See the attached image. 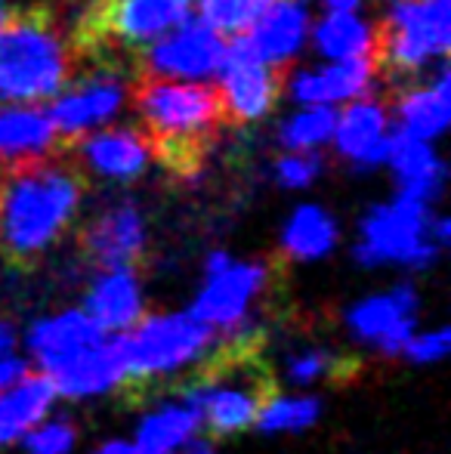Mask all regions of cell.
<instances>
[{
  "label": "cell",
  "mask_w": 451,
  "mask_h": 454,
  "mask_svg": "<svg viewBox=\"0 0 451 454\" xmlns=\"http://www.w3.org/2000/svg\"><path fill=\"white\" fill-rule=\"evenodd\" d=\"M130 99L143 118V137L152 158L167 164L174 174H195L211 145L229 127L220 90L211 84H186L170 74L139 72Z\"/></svg>",
  "instance_id": "cell-1"
},
{
  "label": "cell",
  "mask_w": 451,
  "mask_h": 454,
  "mask_svg": "<svg viewBox=\"0 0 451 454\" xmlns=\"http://www.w3.org/2000/svg\"><path fill=\"white\" fill-rule=\"evenodd\" d=\"M81 174L56 155L0 174V247L12 260L43 254L74 220Z\"/></svg>",
  "instance_id": "cell-2"
},
{
  "label": "cell",
  "mask_w": 451,
  "mask_h": 454,
  "mask_svg": "<svg viewBox=\"0 0 451 454\" xmlns=\"http://www.w3.org/2000/svg\"><path fill=\"white\" fill-rule=\"evenodd\" d=\"M74 74L68 12L56 0L10 10L0 25V99L31 102L59 93Z\"/></svg>",
  "instance_id": "cell-3"
},
{
  "label": "cell",
  "mask_w": 451,
  "mask_h": 454,
  "mask_svg": "<svg viewBox=\"0 0 451 454\" xmlns=\"http://www.w3.org/2000/svg\"><path fill=\"white\" fill-rule=\"evenodd\" d=\"M451 43V0H386L374 25V68L390 87L415 81L430 59H446Z\"/></svg>",
  "instance_id": "cell-4"
},
{
  "label": "cell",
  "mask_w": 451,
  "mask_h": 454,
  "mask_svg": "<svg viewBox=\"0 0 451 454\" xmlns=\"http://www.w3.org/2000/svg\"><path fill=\"white\" fill-rule=\"evenodd\" d=\"M127 364V383L152 377L180 374L183 368L201 362L217 347V331L195 318L192 312H164L143 316L133 328L118 334Z\"/></svg>",
  "instance_id": "cell-5"
},
{
  "label": "cell",
  "mask_w": 451,
  "mask_h": 454,
  "mask_svg": "<svg viewBox=\"0 0 451 454\" xmlns=\"http://www.w3.org/2000/svg\"><path fill=\"white\" fill-rule=\"evenodd\" d=\"M136 74L139 59H103L74 72V78L62 87L66 93L47 112L62 145H72L90 127L114 118L124 99H130V87Z\"/></svg>",
  "instance_id": "cell-6"
},
{
  "label": "cell",
  "mask_w": 451,
  "mask_h": 454,
  "mask_svg": "<svg viewBox=\"0 0 451 454\" xmlns=\"http://www.w3.org/2000/svg\"><path fill=\"white\" fill-rule=\"evenodd\" d=\"M442 247L430 239V210L424 201L396 195L393 204L374 207L362 223V241L355 245V260L362 266H415L424 270L436 260Z\"/></svg>",
  "instance_id": "cell-7"
},
{
  "label": "cell",
  "mask_w": 451,
  "mask_h": 454,
  "mask_svg": "<svg viewBox=\"0 0 451 454\" xmlns=\"http://www.w3.org/2000/svg\"><path fill=\"white\" fill-rule=\"evenodd\" d=\"M183 395L201 411L205 430L217 436H235L251 430L260 405L269 399L272 389L269 377L253 359H229L217 374L192 383Z\"/></svg>",
  "instance_id": "cell-8"
},
{
  "label": "cell",
  "mask_w": 451,
  "mask_h": 454,
  "mask_svg": "<svg viewBox=\"0 0 451 454\" xmlns=\"http://www.w3.org/2000/svg\"><path fill=\"white\" fill-rule=\"evenodd\" d=\"M207 281L198 291L195 303L189 306L195 318L211 325L220 337L229 340H245L253 331L251 306L263 297V291L272 281V266L263 260H229L223 270L205 272Z\"/></svg>",
  "instance_id": "cell-9"
},
{
  "label": "cell",
  "mask_w": 451,
  "mask_h": 454,
  "mask_svg": "<svg viewBox=\"0 0 451 454\" xmlns=\"http://www.w3.org/2000/svg\"><path fill=\"white\" fill-rule=\"evenodd\" d=\"M284 81H288V66L266 62L247 41V35L235 37L223 53L217 87L226 108V121L229 124H251V121L263 118L276 106Z\"/></svg>",
  "instance_id": "cell-10"
},
{
  "label": "cell",
  "mask_w": 451,
  "mask_h": 454,
  "mask_svg": "<svg viewBox=\"0 0 451 454\" xmlns=\"http://www.w3.org/2000/svg\"><path fill=\"white\" fill-rule=\"evenodd\" d=\"M226 43L214 25L205 19H186L174 35L152 43L139 59V72L170 74V78H207L223 66Z\"/></svg>",
  "instance_id": "cell-11"
},
{
  "label": "cell",
  "mask_w": 451,
  "mask_h": 454,
  "mask_svg": "<svg viewBox=\"0 0 451 454\" xmlns=\"http://www.w3.org/2000/svg\"><path fill=\"white\" fill-rule=\"evenodd\" d=\"M41 371L50 374L59 399H97V395H105L121 383H127V364L118 334H105L103 340Z\"/></svg>",
  "instance_id": "cell-12"
},
{
  "label": "cell",
  "mask_w": 451,
  "mask_h": 454,
  "mask_svg": "<svg viewBox=\"0 0 451 454\" xmlns=\"http://www.w3.org/2000/svg\"><path fill=\"white\" fill-rule=\"evenodd\" d=\"M81 247L103 270L136 266L145 251L143 216L133 204H118V207L99 214L93 223H87L81 232Z\"/></svg>",
  "instance_id": "cell-13"
},
{
  "label": "cell",
  "mask_w": 451,
  "mask_h": 454,
  "mask_svg": "<svg viewBox=\"0 0 451 454\" xmlns=\"http://www.w3.org/2000/svg\"><path fill=\"white\" fill-rule=\"evenodd\" d=\"M62 139L41 108H0V174L59 155Z\"/></svg>",
  "instance_id": "cell-14"
},
{
  "label": "cell",
  "mask_w": 451,
  "mask_h": 454,
  "mask_svg": "<svg viewBox=\"0 0 451 454\" xmlns=\"http://www.w3.org/2000/svg\"><path fill=\"white\" fill-rule=\"evenodd\" d=\"M81 309L105 331V334H121L133 328L143 318V285H139L133 266H114L103 270L90 285Z\"/></svg>",
  "instance_id": "cell-15"
},
{
  "label": "cell",
  "mask_w": 451,
  "mask_h": 454,
  "mask_svg": "<svg viewBox=\"0 0 451 454\" xmlns=\"http://www.w3.org/2000/svg\"><path fill=\"white\" fill-rule=\"evenodd\" d=\"M334 139L343 158L359 168H374L390 155V114L377 99H362L343 112L334 124Z\"/></svg>",
  "instance_id": "cell-16"
},
{
  "label": "cell",
  "mask_w": 451,
  "mask_h": 454,
  "mask_svg": "<svg viewBox=\"0 0 451 454\" xmlns=\"http://www.w3.org/2000/svg\"><path fill=\"white\" fill-rule=\"evenodd\" d=\"M105 331L84 309H66L59 316L37 318L25 334V353L37 362V368H50L66 356L103 340Z\"/></svg>",
  "instance_id": "cell-17"
},
{
  "label": "cell",
  "mask_w": 451,
  "mask_h": 454,
  "mask_svg": "<svg viewBox=\"0 0 451 454\" xmlns=\"http://www.w3.org/2000/svg\"><path fill=\"white\" fill-rule=\"evenodd\" d=\"M448 72L446 66L439 68L433 81L427 84H415V81H405L399 87H390V102L396 106L399 121H402V130L411 133L417 139H433L446 130L448 124Z\"/></svg>",
  "instance_id": "cell-18"
},
{
  "label": "cell",
  "mask_w": 451,
  "mask_h": 454,
  "mask_svg": "<svg viewBox=\"0 0 451 454\" xmlns=\"http://www.w3.org/2000/svg\"><path fill=\"white\" fill-rule=\"evenodd\" d=\"M56 387L47 371H28L12 387L0 389V445L22 442L35 424H41L56 405Z\"/></svg>",
  "instance_id": "cell-19"
},
{
  "label": "cell",
  "mask_w": 451,
  "mask_h": 454,
  "mask_svg": "<svg viewBox=\"0 0 451 454\" xmlns=\"http://www.w3.org/2000/svg\"><path fill=\"white\" fill-rule=\"evenodd\" d=\"M417 312H421V294L415 285L402 281L390 294H374V297L359 300L346 312V325L355 340L377 347L402 322H417Z\"/></svg>",
  "instance_id": "cell-20"
},
{
  "label": "cell",
  "mask_w": 451,
  "mask_h": 454,
  "mask_svg": "<svg viewBox=\"0 0 451 454\" xmlns=\"http://www.w3.org/2000/svg\"><path fill=\"white\" fill-rule=\"evenodd\" d=\"M307 10L297 0H269L257 19L247 25V41L266 62L291 66V56L303 43Z\"/></svg>",
  "instance_id": "cell-21"
},
{
  "label": "cell",
  "mask_w": 451,
  "mask_h": 454,
  "mask_svg": "<svg viewBox=\"0 0 451 454\" xmlns=\"http://www.w3.org/2000/svg\"><path fill=\"white\" fill-rule=\"evenodd\" d=\"M78 155L93 170H99L103 176H114V180L139 176L152 161L149 139L143 137V130H103L93 137H81Z\"/></svg>",
  "instance_id": "cell-22"
},
{
  "label": "cell",
  "mask_w": 451,
  "mask_h": 454,
  "mask_svg": "<svg viewBox=\"0 0 451 454\" xmlns=\"http://www.w3.org/2000/svg\"><path fill=\"white\" fill-rule=\"evenodd\" d=\"M386 161H393V170L399 176V195H408L415 201L430 204L442 189L446 180V168H442L439 155L427 145V139H417L411 133L399 130L390 139V155Z\"/></svg>",
  "instance_id": "cell-23"
},
{
  "label": "cell",
  "mask_w": 451,
  "mask_h": 454,
  "mask_svg": "<svg viewBox=\"0 0 451 454\" xmlns=\"http://www.w3.org/2000/svg\"><path fill=\"white\" fill-rule=\"evenodd\" d=\"M205 430L201 424V411L180 395L176 402L170 405H161L155 411H149L136 427V439L133 442L139 445L143 454H170V451H180L186 445L195 442V436Z\"/></svg>",
  "instance_id": "cell-24"
},
{
  "label": "cell",
  "mask_w": 451,
  "mask_h": 454,
  "mask_svg": "<svg viewBox=\"0 0 451 454\" xmlns=\"http://www.w3.org/2000/svg\"><path fill=\"white\" fill-rule=\"evenodd\" d=\"M374 74H377V68H374L371 56H349V59H340L338 66L322 68V72H303L294 81V96L300 102H313V106L355 99V96L368 93Z\"/></svg>",
  "instance_id": "cell-25"
},
{
  "label": "cell",
  "mask_w": 451,
  "mask_h": 454,
  "mask_svg": "<svg viewBox=\"0 0 451 454\" xmlns=\"http://www.w3.org/2000/svg\"><path fill=\"white\" fill-rule=\"evenodd\" d=\"M338 245V223L331 214H325L315 204L297 207L294 216L284 223L282 232V251L288 260H300V263H313L334 251Z\"/></svg>",
  "instance_id": "cell-26"
},
{
  "label": "cell",
  "mask_w": 451,
  "mask_h": 454,
  "mask_svg": "<svg viewBox=\"0 0 451 454\" xmlns=\"http://www.w3.org/2000/svg\"><path fill=\"white\" fill-rule=\"evenodd\" d=\"M322 418V399L309 393L297 395H276L260 405L253 430L263 436H284V433H303L309 427H315Z\"/></svg>",
  "instance_id": "cell-27"
},
{
  "label": "cell",
  "mask_w": 451,
  "mask_h": 454,
  "mask_svg": "<svg viewBox=\"0 0 451 454\" xmlns=\"http://www.w3.org/2000/svg\"><path fill=\"white\" fill-rule=\"evenodd\" d=\"M315 47L331 59H349V56H371L374 28L349 10H334V16L322 19L315 28ZM374 62V59H371Z\"/></svg>",
  "instance_id": "cell-28"
},
{
  "label": "cell",
  "mask_w": 451,
  "mask_h": 454,
  "mask_svg": "<svg viewBox=\"0 0 451 454\" xmlns=\"http://www.w3.org/2000/svg\"><path fill=\"white\" fill-rule=\"evenodd\" d=\"M334 124H338V118H334L331 108L315 106V108H309V112L297 114V118H291L288 124L282 127V143L294 152L313 149V145L325 143V139L331 137Z\"/></svg>",
  "instance_id": "cell-29"
},
{
  "label": "cell",
  "mask_w": 451,
  "mask_h": 454,
  "mask_svg": "<svg viewBox=\"0 0 451 454\" xmlns=\"http://www.w3.org/2000/svg\"><path fill=\"white\" fill-rule=\"evenodd\" d=\"M28 454H74L78 445V427L66 418H43L22 436Z\"/></svg>",
  "instance_id": "cell-30"
},
{
  "label": "cell",
  "mask_w": 451,
  "mask_h": 454,
  "mask_svg": "<svg viewBox=\"0 0 451 454\" xmlns=\"http://www.w3.org/2000/svg\"><path fill=\"white\" fill-rule=\"evenodd\" d=\"M269 0H198L205 22L226 35H241L263 12Z\"/></svg>",
  "instance_id": "cell-31"
},
{
  "label": "cell",
  "mask_w": 451,
  "mask_h": 454,
  "mask_svg": "<svg viewBox=\"0 0 451 454\" xmlns=\"http://www.w3.org/2000/svg\"><path fill=\"white\" fill-rule=\"evenodd\" d=\"M340 359L328 349H303V353H294L284 364V377L294 387H313V383L325 380L338 371Z\"/></svg>",
  "instance_id": "cell-32"
},
{
  "label": "cell",
  "mask_w": 451,
  "mask_h": 454,
  "mask_svg": "<svg viewBox=\"0 0 451 454\" xmlns=\"http://www.w3.org/2000/svg\"><path fill=\"white\" fill-rule=\"evenodd\" d=\"M448 349H451V331L446 325H439V328L415 331L399 356L408 359L411 364H436L446 359Z\"/></svg>",
  "instance_id": "cell-33"
},
{
  "label": "cell",
  "mask_w": 451,
  "mask_h": 454,
  "mask_svg": "<svg viewBox=\"0 0 451 454\" xmlns=\"http://www.w3.org/2000/svg\"><path fill=\"white\" fill-rule=\"evenodd\" d=\"M322 170V158L313 155L309 149L297 152V155H288L282 158V164H278V180H282L288 189H300V185H309L319 176Z\"/></svg>",
  "instance_id": "cell-34"
},
{
  "label": "cell",
  "mask_w": 451,
  "mask_h": 454,
  "mask_svg": "<svg viewBox=\"0 0 451 454\" xmlns=\"http://www.w3.org/2000/svg\"><path fill=\"white\" fill-rule=\"evenodd\" d=\"M28 371H31V362L25 359V356H19V349L16 353L0 356V389L12 387V383H16L22 374H28Z\"/></svg>",
  "instance_id": "cell-35"
},
{
  "label": "cell",
  "mask_w": 451,
  "mask_h": 454,
  "mask_svg": "<svg viewBox=\"0 0 451 454\" xmlns=\"http://www.w3.org/2000/svg\"><path fill=\"white\" fill-rule=\"evenodd\" d=\"M90 454H143V451H139V445L130 442V439H112V442H103Z\"/></svg>",
  "instance_id": "cell-36"
},
{
  "label": "cell",
  "mask_w": 451,
  "mask_h": 454,
  "mask_svg": "<svg viewBox=\"0 0 451 454\" xmlns=\"http://www.w3.org/2000/svg\"><path fill=\"white\" fill-rule=\"evenodd\" d=\"M16 349H19V334H16V328H12L10 322H4V318H0V356L16 353Z\"/></svg>",
  "instance_id": "cell-37"
},
{
  "label": "cell",
  "mask_w": 451,
  "mask_h": 454,
  "mask_svg": "<svg viewBox=\"0 0 451 454\" xmlns=\"http://www.w3.org/2000/svg\"><path fill=\"white\" fill-rule=\"evenodd\" d=\"M331 10H353V6H359V0H325Z\"/></svg>",
  "instance_id": "cell-38"
},
{
  "label": "cell",
  "mask_w": 451,
  "mask_h": 454,
  "mask_svg": "<svg viewBox=\"0 0 451 454\" xmlns=\"http://www.w3.org/2000/svg\"><path fill=\"white\" fill-rule=\"evenodd\" d=\"M170 454H214V451H211V449H201V445H186V449L170 451Z\"/></svg>",
  "instance_id": "cell-39"
},
{
  "label": "cell",
  "mask_w": 451,
  "mask_h": 454,
  "mask_svg": "<svg viewBox=\"0 0 451 454\" xmlns=\"http://www.w3.org/2000/svg\"><path fill=\"white\" fill-rule=\"evenodd\" d=\"M6 16H10V6H6V0H0V25H4Z\"/></svg>",
  "instance_id": "cell-40"
}]
</instances>
